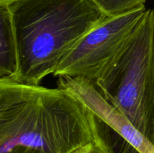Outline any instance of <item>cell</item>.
I'll return each mask as SVG.
<instances>
[{
  "mask_svg": "<svg viewBox=\"0 0 154 153\" xmlns=\"http://www.w3.org/2000/svg\"><path fill=\"white\" fill-rule=\"evenodd\" d=\"M97 118L64 88L0 79V153H75Z\"/></svg>",
  "mask_w": 154,
  "mask_h": 153,
  "instance_id": "1",
  "label": "cell"
},
{
  "mask_svg": "<svg viewBox=\"0 0 154 153\" xmlns=\"http://www.w3.org/2000/svg\"><path fill=\"white\" fill-rule=\"evenodd\" d=\"M17 51L14 80L32 85L62 62L107 16L92 0H17L9 4Z\"/></svg>",
  "mask_w": 154,
  "mask_h": 153,
  "instance_id": "2",
  "label": "cell"
},
{
  "mask_svg": "<svg viewBox=\"0 0 154 153\" xmlns=\"http://www.w3.org/2000/svg\"><path fill=\"white\" fill-rule=\"evenodd\" d=\"M154 66V8L147 9L126 47L94 82L104 98L147 136Z\"/></svg>",
  "mask_w": 154,
  "mask_h": 153,
  "instance_id": "3",
  "label": "cell"
},
{
  "mask_svg": "<svg viewBox=\"0 0 154 153\" xmlns=\"http://www.w3.org/2000/svg\"><path fill=\"white\" fill-rule=\"evenodd\" d=\"M146 10L144 5L108 16L81 40L53 75L84 78L94 83L124 50Z\"/></svg>",
  "mask_w": 154,
  "mask_h": 153,
  "instance_id": "4",
  "label": "cell"
},
{
  "mask_svg": "<svg viewBox=\"0 0 154 153\" xmlns=\"http://www.w3.org/2000/svg\"><path fill=\"white\" fill-rule=\"evenodd\" d=\"M57 87L64 88L81 100L100 121L138 153H154V144L123 113L101 94L95 84L81 77L61 76Z\"/></svg>",
  "mask_w": 154,
  "mask_h": 153,
  "instance_id": "5",
  "label": "cell"
},
{
  "mask_svg": "<svg viewBox=\"0 0 154 153\" xmlns=\"http://www.w3.org/2000/svg\"><path fill=\"white\" fill-rule=\"evenodd\" d=\"M17 70V51L11 13L8 4H0V79L15 80Z\"/></svg>",
  "mask_w": 154,
  "mask_h": 153,
  "instance_id": "6",
  "label": "cell"
},
{
  "mask_svg": "<svg viewBox=\"0 0 154 153\" xmlns=\"http://www.w3.org/2000/svg\"><path fill=\"white\" fill-rule=\"evenodd\" d=\"M107 16H114L144 6L146 0H92Z\"/></svg>",
  "mask_w": 154,
  "mask_h": 153,
  "instance_id": "7",
  "label": "cell"
},
{
  "mask_svg": "<svg viewBox=\"0 0 154 153\" xmlns=\"http://www.w3.org/2000/svg\"><path fill=\"white\" fill-rule=\"evenodd\" d=\"M75 153H115L109 142L104 137L101 130L100 121L98 118L97 127L93 140Z\"/></svg>",
  "mask_w": 154,
  "mask_h": 153,
  "instance_id": "8",
  "label": "cell"
},
{
  "mask_svg": "<svg viewBox=\"0 0 154 153\" xmlns=\"http://www.w3.org/2000/svg\"><path fill=\"white\" fill-rule=\"evenodd\" d=\"M147 120L148 122H147V137L154 144V66L153 78H152L150 94H149Z\"/></svg>",
  "mask_w": 154,
  "mask_h": 153,
  "instance_id": "9",
  "label": "cell"
},
{
  "mask_svg": "<svg viewBox=\"0 0 154 153\" xmlns=\"http://www.w3.org/2000/svg\"><path fill=\"white\" fill-rule=\"evenodd\" d=\"M15 1H17V0H0V4H8V5H9V4H11Z\"/></svg>",
  "mask_w": 154,
  "mask_h": 153,
  "instance_id": "10",
  "label": "cell"
}]
</instances>
